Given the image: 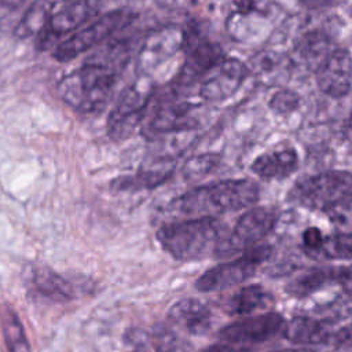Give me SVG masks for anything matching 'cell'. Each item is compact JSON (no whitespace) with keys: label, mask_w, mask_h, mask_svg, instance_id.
<instances>
[{"label":"cell","mask_w":352,"mask_h":352,"mask_svg":"<svg viewBox=\"0 0 352 352\" xmlns=\"http://www.w3.org/2000/svg\"><path fill=\"white\" fill-rule=\"evenodd\" d=\"M260 187L252 179H226L191 188L177 197L173 209L197 217H214L252 208L258 202Z\"/></svg>","instance_id":"1"},{"label":"cell","mask_w":352,"mask_h":352,"mask_svg":"<svg viewBox=\"0 0 352 352\" xmlns=\"http://www.w3.org/2000/svg\"><path fill=\"white\" fill-rule=\"evenodd\" d=\"M226 226L216 217H194L161 226L157 239L161 248L179 261L201 260L217 252L227 238Z\"/></svg>","instance_id":"2"},{"label":"cell","mask_w":352,"mask_h":352,"mask_svg":"<svg viewBox=\"0 0 352 352\" xmlns=\"http://www.w3.org/2000/svg\"><path fill=\"white\" fill-rule=\"evenodd\" d=\"M116 84L117 70L88 60L62 77L58 94L72 109L94 113L107 106Z\"/></svg>","instance_id":"3"},{"label":"cell","mask_w":352,"mask_h":352,"mask_svg":"<svg viewBox=\"0 0 352 352\" xmlns=\"http://www.w3.org/2000/svg\"><path fill=\"white\" fill-rule=\"evenodd\" d=\"M290 202L309 210H327L352 201V172L324 170L297 180L290 188Z\"/></svg>","instance_id":"4"},{"label":"cell","mask_w":352,"mask_h":352,"mask_svg":"<svg viewBox=\"0 0 352 352\" xmlns=\"http://www.w3.org/2000/svg\"><path fill=\"white\" fill-rule=\"evenodd\" d=\"M154 91L150 76H139L121 92L107 117V132L114 140L129 138L138 125H143Z\"/></svg>","instance_id":"5"},{"label":"cell","mask_w":352,"mask_h":352,"mask_svg":"<svg viewBox=\"0 0 352 352\" xmlns=\"http://www.w3.org/2000/svg\"><path fill=\"white\" fill-rule=\"evenodd\" d=\"M271 252V245L260 243L230 261L217 264L205 271L195 280V289L202 293H212L242 285L257 272L258 267L264 261L270 258Z\"/></svg>","instance_id":"6"},{"label":"cell","mask_w":352,"mask_h":352,"mask_svg":"<svg viewBox=\"0 0 352 352\" xmlns=\"http://www.w3.org/2000/svg\"><path fill=\"white\" fill-rule=\"evenodd\" d=\"M285 324L286 318L282 314L270 311L241 318L221 327L217 333V338L219 342L256 352L261 345L282 337Z\"/></svg>","instance_id":"7"},{"label":"cell","mask_w":352,"mask_h":352,"mask_svg":"<svg viewBox=\"0 0 352 352\" xmlns=\"http://www.w3.org/2000/svg\"><path fill=\"white\" fill-rule=\"evenodd\" d=\"M132 19L133 14L126 8L111 10L60 41L54 48L52 56L59 62L72 60L103 40H109L114 33L125 29Z\"/></svg>","instance_id":"8"},{"label":"cell","mask_w":352,"mask_h":352,"mask_svg":"<svg viewBox=\"0 0 352 352\" xmlns=\"http://www.w3.org/2000/svg\"><path fill=\"white\" fill-rule=\"evenodd\" d=\"M188 32L182 25L165 23L153 29L142 41L136 55L139 76H150L177 54L186 52Z\"/></svg>","instance_id":"9"},{"label":"cell","mask_w":352,"mask_h":352,"mask_svg":"<svg viewBox=\"0 0 352 352\" xmlns=\"http://www.w3.org/2000/svg\"><path fill=\"white\" fill-rule=\"evenodd\" d=\"M334 287H341L352 296V264L309 267L292 276L285 292L289 297L304 304Z\"/></svg>","instance_id":"10"},{"label":"cell","mask_w":352,"mask_h":352,"mask_svg":"<svg viewBox=\"0 0 352 352\" xmlns=\"http://www.w3.org/2000/svg\"><path fill=\"white\" fill-rule=\"evenodd\" d=\"M278 219V210L271 206H256L248 209L236 220L232 231L221 243L217 257H227L239 252L245 253L246 250L260 245V242L275 228Z\"/></svg>","instance_id":"11"},{"label":"cell","mask_w":352,"mask_h":352,"mask_svg":"<svg viewBox=\"0 0 352 352\" xmlns=\"http://www.w3.org/2000/svg\"><path fill=\"white\" fill-rule=\"evenodd\" d=\"M98 7L96 3L82 0L54 3L47 26L37 38V47L40 50H48L56 44L62 36L73 32L92 18L96 14Z\"/></svg>","instance_id":"12"},{"label":"cell","mask_w":352,"mask_h":352,"mask_svg":"<svg viewBox=\"0 0 352 352\" xmlns=\"http://www.w3.org/2000/svg\"><path fill=\"white\" fill-rule=\"evenodd\" d=\"M188 32V41L186 48V58L177 74L180 85H190L197 82L214 69L227 56L219 43L210 41L195 32Z\"/></svg>","instance_id":"13"},{"label":"cell","mask_w":352,"mask_h":352,"mask_svg":"<svg viewBox=\"0 0 352 352\" xmlns=\"http://www.w3.org/2000/svg\"><path fill=\"white\" fill-rule=\"evenodd\" d=\"M195 107V104L188 102L165 99L146 116L143 131L148 138L191 131L198 125V120L194 114Z\"/></svg>","instance_id":"14"},{"label":"cell","mask_w":352,"mask_h":352,"mask_svg":"<svg viewBox=\"0 0 352 352\" xmlns=\"http://www.w3.org/2000/svg\"><path fill=\"white\" fill-rule=\"evenodd\" d=\"M340 324L305 314H296L286 319L283 338L296 348H331Z\"/></svg>","instance_id":"15"},{"label":"cell","mask_w":352,"mask_h":352,"mask_svg":"<svg viewBox=\"0 0 352 352\" xmlns=\"http://www.w3.org/2000/svg\"><path fill=\"white\" fill-rule=\"evenodd\" d=\"M249 76V67L238 58H226L201 81L199 96L208 102H220L232 96Z\"/></svg>","instance_id":"16"},{"label":"cell","mask_w":352,"mask_h":352,"mask_svg":"<svg viewBox=\"0 0 352 352\" xmlns=\"http://www.w3.org/2000/svg\"><path fill=\"white\" fill-rule=\"evenodd\" d=\"M316 85L327 96L340 99L352 89V55L345 48H334L316 69Z\"/></svg>","instance_id":"17"},{"label":"cell","mask_w":352,"mask_h":352,"mask_svg":"<svg viewBox=\"0 0 352 352\" xmlns=\"http://www.w3.org/2000/svg\"><path fill=\"white\" fill-rule=\"evenodd\" d=\"M25 280L32 293L48 301L63 302L74 298L76 296L73 282L45 265L28 267Z\"/></svg>","instance_id":"18"},{"label":"cell","mask_w":352,"mask_h":352,"mask_svg":"<svg viewBox=\"0 0 352 352\" xmlns=\"http://www.w3.org/2000/svg\"><path fill=\"white\" fill-rule=\"evenodd\" d=\"M276 304L274 294L260 283L241 286L221 304V309L230 316L246 318L274 311Z\"/></svg>","instance_id":"19"},{"label":"cell","mask_w":352,"mask_h":352,"mask_svg":"<svg viewBox=\"0 0 352 352\" xmlns=\"http://www.w3.org/2000/svg\"><path fill=\"white\" fill-rule=\"evenodd\" d=\"M168 318L172 324L191 336L208 334L213 326L210 308L197 298L179 300L170 307Z\"/></svg>","instance_id":"20"},{"label":"cell","mask_w":352,"mask_h":352,"mask_svg":"<svg viewBox=\"0 0 352 352\" xmlns=\"http://www.w3.org/2000/svg\"><path fill=\"white\" fill-rule=\"evenodd\" d=\"M298 168V154L294 147L285 146L256 157L250 170L263 180H285Z\"/></svg>","instance_id":"21"},{"label":"cell","mask_w":352,"mask_h":352,"mask_svg":"<svg viewBox=\"0 0 352 352\" xmlns=\"http://www.w3.org/2000/svg\"><path fill=\"white\" fill-rule=\"evenodd\" d=\"M173 169L170 166L140 169L132 175H124L111 183V188L116 191H140L147 188H155L172 177Z\"/></svg>","instance_id":"22"},{"label":"cell","mask_w":352,"mask_h":352,"mask_svg":"<svg viewBox=\"0 0 352 352\" xmlns=\"http://www.w3.org/2000/svg\"><path fill=\"white\" fill-rule=\"evenodd\" d=\"M330 36L323 30L315 29L305 32L297 38L294 44V51L302 62L308 65L315 63L318 69V66L324 60V58L333 51L330 50Z\"/></svg>","instance_id":"23"},{"label":"cell","mask_w":352,"mask_h":352,"mask_svg":"<svg viewBox=\"0 0 352 352\" xmlns=\"http://www.w3.org/2000/svg\"><path fill=\"white\" fill-rule=\"evenodd\" d=\"M52 7L54 3L50 1H36L30 4L23 15L18 19V23H15L14 34L19 38L40 36L47 26Z\"/></svg>","instance_id":"24"},{"label":"cell","mask_w":352,"mask_h":352,"mask_svg":"<svg viewBox=\"0 0 352 352\" xmlns=\"http://www.w3.org/2000/svg\"><path fill=\"white\" fill-rule=\"evenodd\" d=\"M0 323L8 352H30L22 322L18 314L7 304L0 307Z\"/></svg>","instance_id":"25"},{"label":"cell","mask_w":352,"mask_h":352,"mask_svg":"<svg viewBox=\"0 0 352 352\" xmlns=\"http://www.w3.org/2000/svg\"><path fill=\"white\" fill-rule=\"evenodd\" d=\"M311 260L326 261H352V235L334 232L324 235L320 248L311 256Z\"/></svg>","instance_id":"26"},{"label":"cell","mask_w":352,"mask_h":352,"mask_svg":"<svg viewBox=\"0 0 352 352\" xmlns=\"http://www.w3.org/2000/svg\"><path fill=\"white\" fill-rule=\"evenodd\" d=\"M220 155L216 153H204L190 157L182 168V175L187 182H195L212 173L220 165Z\"/></svg>","instance_id":"27"},{"label":"cell","mask_w":352,"mask_h":352,"mask_svg":"<svg viewBox=\"0 0 352 352\" xmlns=\"http://www.w3.org/2000/svg\"><path fill=\"white\" fill-rule=\"evenodd\" d=\"M147 340L154 352H184L186 342L176 333L166 327H158L153 333H147Z\"/></svg>","instance_id":"28"},{"label":"cell","mask_w":352,"mask_h":352,"mask_svg":"<svg viewBox=\"0 0 352 352\" xmlns=\"http://www.w3.org/2000/svg\"><path fill=\"white\" fill-rule=\"evenodd\" d=\"M270 109L279 116H289L300 106V95L290 88H280L274 92L268 102Z\"/></svg>","instance_id":"29"},{"label":"cell","mask_w":352,"mask_h":352,"mask_svg":"<svg viewBox=\"0 0 352 352\" xmlns=\"http://www.w3.org/2000/svg\"><path fill=\"white\" fill-rule=\"evenodd\" d=\"M324 214L334 227L336 232L352 235V201L341 204L327 210Z\"/></svg>","instance_id":"30"},{"label":"cell","mask_w":352,"mask_h":352,"mask_svg":"<svg viewBox=\"0 0 352 352\" xmlns=\"http://www.w3.org/2000/svg\"><path fill=\"white\" fill-rule=\"evenodd\" d=\"M323 238H324V235L320 228L314 227V226L305 228L301 235V249H302L304 254L311 258V256L320 248Z\"/></svg>","instance_id":"31"},{"label":"cell","mask_w":352,"mask_h":352,"mask_svg":"<svg viewBox=\"0 0 352 352\" xmlns=\"http://www.w3.org/2000/svg\"><path fill=\"white\" fill-rule=\"evenodd\" d=\"M279 63H280V56L276 52H271V51L260 52L252 59V66L258 72V74H264L274 70Z\"/></svg>","instance_id":"32"},{"label":"cell","mask_w":352,"mask_h":352,"mask_svg":"<svg viewBox=\"0 0 352 352\" xmlns=\"http://www.w3.org/2000/svg\"><path fill=\"white\" fill-rule=\"evenodd\" d=\"M19 6L21 4L15 1H0V30L12 23Z\"/></svg>","instance_id":"33"},{"label":"cell","mask_w":352,"mask_h":352,"mask_svg":"<svg viewBox=\"0 0 352 352\" xmlns=\"http://www.w3.org/2000/svg\"><path fill=\"white\" fill-rule=\"evenodd\" d=\"M201 352H253V351H248V349H242V348H236L224 342H217L213 345H209L208 348L202 349Z\"/></svg>","instance_id":"34"},{"label":"cell","mask_w":352,"mask_h":352,"mask_svg":"<svg viewBox=\"0 0 352 352\" xmlns=\"http://www.w3.org/2000/svg\"><path fill=\"white\" fill-rule=\"evenodd\" d=\"M345 136H346V140L349 142V144L352 146V114L345 124Z\"/></svg>","instance_id":"35"},{"label":"cell","mask_w":352,"mask_h":352,"mask_svg":"<svg viewBox=\"0 0 352 352\" xmlns=\"http://www.w3.org/2000/svg\"><path fill=\"white\" fill-rule=\"evenodd\" d=\"M268 352H308V349H301V348H296V346H286V348L271 349Z\"/></svg>","instance_id":"36"}]
</instances>
